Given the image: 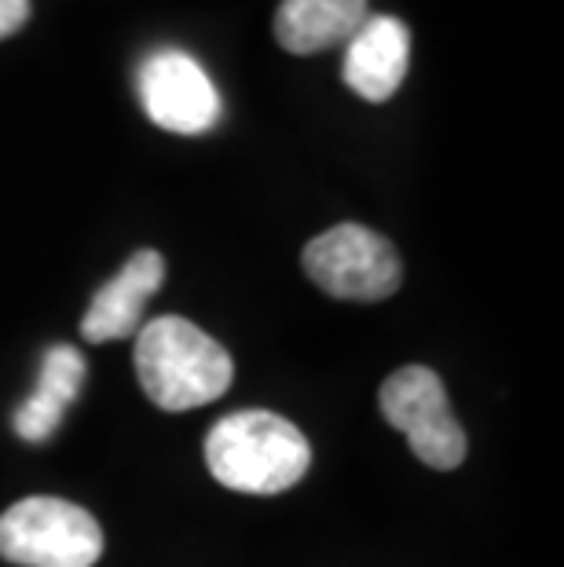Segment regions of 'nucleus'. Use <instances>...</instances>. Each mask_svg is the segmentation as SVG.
Wrapping results in <instances>:
<instances>
[{"label":"nucleus","instance_id":"obj_8","mask_svg":"<svg viewBox=\"0 0 564 567\" xmlns=\"http://www.w3.org/2000/svg\"><path fill=\"white\" fill-rule=\"evenodd\" d=\"M165 279V260L162 252L140 249L125 260V268L106 282L100 293L92 297V305L81 319V333L92 344L122 341V337L136 333L143 319V308L154 297V289Z\"/></svg>","mask_w":564,"mask_h":567},{"label":"nucleus","instance_id":"obj_3","mask_svg":"<svg viewBox=\"0 0 564 567\" xmlns=\"http://www.w3.org/2000/svg\"><path fill=\"white\" fill-rule=\"evenodd\" d=\"M103 530L89 509L63 498H22L0 516V557L19 567H92Z\"/></svg>","mask_w":564,"mask_h":567},{"label":"nucleus","instance_id":"obj_7","mask_svg":"<svg viewBox=\"0 0 564 567\" xmlns=\"http://www.w3.org/2000/svg\"><path fill=\"white\" fill-rule=\"evenodd\" d=\"M407 63H411V33L403 22L392 16H370L345 44L341 78L359 100L386 103L403 84Z\"/></svg>","mask_w":564,"mask_h":567},{"label":"nucleus","instance_id":"obj_6","mask_svg":"<svg viewBox=\"0 0 564 567\" xmlns=\"http://www.w3.org/2000/svg\"><path fill=\"white\" fill-rule=\"evenodd\" d=\"M136 84L143 111L165 132L202 136L221 122V95L213 81L195 59L176 52V48H162V52L143 59Z\"/></svg>","mask_w":564,"mask_h":567},{"label":"nucleus","instance_id":"obj_10","mask_svg":"<svg viewBox=\"0 0 564 567\" xmlns=\"http://www.w3.org/2000/svg\"><path fill=\"white\" fill-rule=\"evenodd\" d=\"M81 384H85V359H81L78 348L70 344L48 348L38 389L16 410V436L27 443L52 440L55 429L63 425L66 406L78 400Z\"/></svg>","mask_w":564,"mask_h":567},{"label":"nucleus","instance_id":"obj_5","mask_svg":"<svg viewBox=\"0 0 564 567\" xmlns=\"http://www.w3.org/2000/svg\"><path fill=\"white\" fill-rule=\"evenodd\" d=\"M381 414L386 421L403 432L418 462L437 468V473H451L465 462V432L451 414L448 389H443L440 373L429 367H403L381 384Z\"/></svg>","mask_w":564,"mask_h":567},{"label":"nucleus","instance_id":"obj_1","mask_svg":"<svg viewBox=\"0 0 564 567\" xmlns=\"http://www.w3.org/2000/svg\"><path fill=\"white\" fill-rule=\"evenodd\" d=\"M232 378L235 363L227 348L195 322L162 316L136 337V381L147 400L170 414L221 400Z\"/></svg>","mask_w":564,"mask_h":567},{"label":"nucleus","instance_id":"obj_2","mask_svg":"<svg viewBox=\"0 0 564 567\" xmlns=\"http://www.w3.org/2000/svg\"><path fill=\"white\" fill-rule=\"evenodd\" d=\"M206 465L227 491L283 494L301 484L311 465V446L294 421L268 410H238L209 429Z\"/></svg>","mask_w":564,"mask_h":567},{"label":"nucleus","instance_id":"obj_11","mask_svg":"<svg viewBox=\"0 0 564 567\" xmlns=\"http://www.w3.org/2000/svg\"><path fill=\"white\" fill-rule=\"evenodd\" d=\"M27 19H30V0H0V41L27 27Z\"/></svg>","mask_w":564,"mask_h":567},{"label":"nucleus","instance_id":"obj_4","mask_svg":"<svg viewBox=\"0 0 564 567\" xmlns=\"http://www.w3.org/2000/svg\"><path fill=\"white\" fill-rule=\"evenodd\" d=\"M305 275L322 293L338 300H375L392 297L403 282V260L386 235L363 224H338L305 246Z\"/></svg>","mask_w":564,"mask_h":567},{"label":"nucleus","instance_id":"obj_9","mask_svg":"<svg viewBox=\"0 0 564 567\" xmlns=\"http://www.w3.org/2000/svg\"><path fill=\"white\" fill-rule=\"evenodd\" d=\"M367 19V0H283L275 16V41L294 55H316L348 44Z\"/></svg>","mask_w":564,"mask_h":567}]
</instances>
